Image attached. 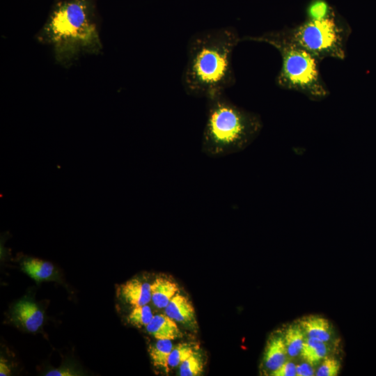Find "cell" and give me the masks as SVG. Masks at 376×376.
I'll use <instances>...</instances> for the list:
<instances>
[{
	"label": "cell",
	"mask_w": 376,
	"mask_h": 376,
	"mask_svg": "<svg viewBox=\"0 0 376 376\" xmlns=\"http://www.w3.org/2000/svg\"><path fill=\"white\" fill-rule=\"evenodd\" d=\"M240 38L231 26L198 31L190 37L181 79L187 95L206 99L235 84L233 53Z\"/></svg>",
	"instance_id": "obj_1"
},
{
	"label": "cell",
	"mask_w": 376,
	"mask_h": 376,
	"mask_svg": "<svg viewBox=\"0 0 376 376\" xmlns=\"http://www.w3.org/2000/svg\"><path fill=\"white\" fill-rule=\"evenodd\" d=\"M206 101L201 140V150L205 155L218 158L239 152L260 133V117L235 104L225 93L211 95Z\"/></svg>",
	"instance_id": "obj_2"
},
{
	"label": "cell",
	"mask_w": 376,
	"mask_h": 376,
	"mask_svg": "<svg viewBox=\"0 0 376 376\" xmlns=\"http://www.w3.org/2000/svg\"><path fill=\"white\" fill-rule=\"evenodd\" d=\"M52 45L57 62L70 64L83 52L98 54L102 45L88 0H68L56 5L38 35Z\"/></svg>",
	"instance_id": "obj_3"
},
{
	"label": "cell",
	"mask_w": 376,
	"mask_h": 376,
	"mask_svg": "<svg viewBox=\"0 0 376 376\" xmlns=\"http://www.w3.org/2000/svg\"><path fill=\"white\" fill-rule=\"evenodd\" d=\"M248 40L269 44L279 51L282 63L276 81L279 87L297 91L313 100L327 96L329 91L320 73V61L289 39L283 30L240 38L241 42Z\"/></svg>",
	"instance_id": "obj_4"
},
{
	"label": "cell",
	"mask_w": 376,
	"mask_h": 376,
	"mask_svg": "<svg viewBox=\"0 0 376 376\" xmlns=\"http://www.w3.org/2000/svg\"><path fill=\"white\" fill-rule=\"evenodd\" d=\"M287 37L320 61L326 58L343 60L350 29L334 15L308 19L292 29H283Z\"/></svg>",
	"instance_id": "obj_5"
},
{
	"label": "cell",
	"mask_w": 376,
	"mask_h": 376,
	"mask_svg": "<svg viewBox=\"0 0 376 376\" xmlns=\"http://www.w3.org/2000/svg\"><path fill=\"white\" fill-rule=\"evenodd\" d=\"M13 318L30 332L38 330L44 320L43 312L35 302L28 299L20 300L15 304Z\"/></svg>",
	"instance_id": "obj_6"
},
{
	"label": "cell",
	"mask_w": 376,
	"mask_h": 376,
	"mask_svg": "<svg viewBox=\"0 0 376 376\" xmlns=\"http://www.w3.org/2000/svg\"><path fill=\"white\" fill-rule=\"evenodd\" d=\"M165 313L175 322L191 327L196 326L195 309L191 301L178 292L166 306Z\"/></svg>",
	"instance_id": "obj_7"
},
{
	"label": "cell",
	"mask_w": 376,
	"mask_h": 376,
	"mask_svg": "<svg viewBox=\"0 0 376 376\" xmlns=\"http://www.w3.org/2000/svg\"><path fill=\"white\" fill-rule=\"evenodd\" d=\"M118 291L123 301L133 307L146 305L151 300L150 284L137 279L126 281Z\"/></svg>",
	"instance_id": "obj_8"
},
{
	"label": "cell",
	"mask_w": 376,
	"mask_h": 376,
	"mask_svg": "<svg viewBox=\"0 0 376 376\" xmlns=\"http://www.w3.org/2000/svg\"><path fill=\"white\" fill-rule=\"evenodd\" d=\"M146 329L157 340H173L182 336L175 321L166 314L154 315Z\"/></svg>",
	"instance_id": "obj_9"
},
{
	"label": "cell",
	"mask_w": 376,
	"mask_h": 376,
	"mask_svg": "<svg viewBox=\"0 0 376 376\" xmlns=\"http://www.w3.org/2000/svg\"><path fill=\"white\" fill-rule=\"evenodd\" d=\"M178 291V284L164 276L156 278L150 284L151 300L159 308H166Z\"/></svg>",
	"instance_id": "obj_10"
},
{
	"label": "cell",
	"mask_w": 376,
	"mask_h": 376,
	"mask_svg": "<svg viewBox=\"0 0 376 376\" xmlns=\"http://www.w3.org/2000/svg\"><path fill=\"white\" fill-rule=\"evenodd\" d=\"M299 325L306 337L316 338L324 343L331 338L330 324L324 318L316 315L305 317L299 321Z\"/></svg>",
	"instance_id": "obj_11"
},
{
	"label": "cell",
	"mask_w": 376,
	"mask_h": 376,
	"mask_svg": "<svg viewBox=\"0 0 376 376\" xmlns=\"http://www.w3.org/2000/svg\"><path fill=\"white\" fill-rule=\"evenodd\" d=\"M288 354L283 337L275 336L267 345L264 363L267 369L273 371L286 361Z\"/></svg>",
	"instance_id": "obj_12"
},
{
	"label": "cell",
	"mask_w": 376,
	"mask_h": 376,
	"mask_svg": "<svg viewBox=\"0 0 376 376\" xmlns=\"http://www.w3.org/2000/svg\"><path fill=\"white\" fill-rule=\"evenodd\" d=\"M22 269L36 281L47 280L54 272V267L50 262L36 258L25 259L22 262Z\"/></svg>",
	"instance_id": "obj_13"
},
{
	"label": "cell",
	"mask_w": 376,
	"mask_h": 376,
	"mask_svg": "<svg viewBox=\"0 0 376 376\" xmlns=\"http://www.w3.org/2000/svg\"><path fill=\"white\" fill-rule=\"evenodd\" d=\"M327 354L326 343L313 338H305L300 352V356L305 362L314 366L324 359Z\"/></svg>",
	"instance_id": "obj_14"
},
{
	"label": "cell",
	"mask_w": 376,
	"mask_h": 376,
	"mask_svg": "<svg viewBox=\"0 0 376 376\" xmlns=\"http://www.w3.org/2000/svg\"><path fill=\"white\" fill-rule=\"evenodd\" d=\"M173 347L171 340H157L155 344L151 345L148 353L152 365L168 373L170 368L169 359Z\"/></svg>",
	"instance_id": "obj_15"
},
{
	"label": "cell",
	"mask_w": 376,
	"mask_h": 376,
	"mask_svg": "<svg viewBox=\"0 0 376 376\" xmlns=\"http://www.w3.org/2000/svg\"><path fill=\"white\" fill-rule=\"evenodd\" d=\"M306 335L299 324L289 326L285 330L283 339L288 356L295 357L300 354Z\"/></svg>",
	"instance_id": "obj_16"
},
{
	"label": "cell",
	"mask_w": 376,
	"mask_h": 376,
	"mask_svg": "<svg viewBox=\"0 0 376 376\" xmlns=\"http://www.w3.org/2000/svg\"><path fill=\"white\" fill-rule=\"evenodd\" d=\"M203 358L198 350L193 353L179 366L181 376H198L203 371Z\"/></svg>",
	"instance_id": "obj_17"
},
{
	"label": "cell",
	"mask_w": 376,
	"mask_h": 376,
	"mask_svg": "<svg viewBox=\"0 0 376 376\" xmlns=\"http://www.w3.org/2000/svg\"><path fill=\"white\" fill-rule=\"evenodd\" d=\"M153 318L150 308L146 304L133 307L129 316V322L136 327H146Z\"/></svg>",
	"instance_id": "obj_18"
},
{
	"label": "cell",
	"mask_w": 376,
	"mask_h": 376,
	"mask_svg": "<svg viewBox=\"0 0 376 376\" xmlns=\"http://www.w3.org/2000/svg\"><path fill=\"white\" fill-rule=\"evenodd\" d=\"M194 351V346L187 343H181L173 346L169 359V368L180 366Z\"/></svg>",
	"instance_id": "obj_19"
},
{
	"label": "cell",
	"mask_w": 376,
	"mask_h": 376,
	"mask_svg": "<svg viewBox=\"0 0 376 376\" xmlns=\"http://www.w3.org/2000/svg\"><path fill=\"white\" fill-rule=\"evenodd\" d=\"M306 13L308 19H322L334 15L328 3L324 0H314L308 6Z\"/></svg>",
	"instance_id": "obj_20"
},
{
	"label": "cell",
	"mask_w": 376,
	"mask_h": 376,
	"mask_svg": "<svg viewBox=\"0 0 376 376\" xmlns=\"http://www.w3.org/2000/svg\"><path fill=\"white\" fill-rule=\"evenodd\" d=\"M340 362L335 358L327 357L322 362L315 373L317 376H336L340 371Z\"/></svg>",
	"instance_id": "obj_21"
},
{
	"label": "cell",
	"mask_w": 376,
	"mask_h": 376,
	"mask_svg": "<svg viewBox=\"0 0 376 376\" xmlns=\"http://www.w3.org/2000/svg\"><path fill=\"white\" fill-rule=\"evenodd\" d=\"M296 365L289 361H286L277 369L271 372L272 376H295Z\"/></svg>",
	"instance_id": "obj_22"
},
{
	"label": "cell",
	"mask_w": 376,
	"mask_h": 376,
	"mask_svg": "<svg viewBox=\"0 0 376 376\" xmlns=\"http://www.w3.org/2000/svg\"><path fill=\"white\" fill-rule=\"evenodd\" d=\"M314 375L315 371L313 366L307 362L296 366V375L297 376H312Z\"/></svg>",
	"instance_id": "obj_23"
},
{
	"label": "cell",
	"mask_w": 376,
	"mask_h": 376,
	"mask_svg": "<svg viewBox=\"0 0 376 376\" xmlns=\"http://www.w3.org/2000/svg\"><path fill=\"white\" fill-rule=\"evenodd\" d=\"M47 376H73L77 375L72 370L68 368H61L48 371Z\"/></svg>",
	"instance_id": "obj_24"
},
{
	"label": "cell",
	"mask_w": 376,
	"mask_h": 376,
	"mask_svg": "<svg viewBox=\"0 0 376 376\" xmlns=\"http://www.w3.org/2000/svg\"><path fill=\"white\" fill-rule=\"evenodd\" d=\"M10 370L4 359H1L0 361V375L6 376L10 375Z\"/></svg>",
	"instance_id": "obj_25"
}]
</instances>
